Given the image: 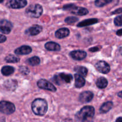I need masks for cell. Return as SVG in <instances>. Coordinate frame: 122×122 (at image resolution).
Instances as JSON below:
<instances>
[{"label":"cell","instance_id":"14","mask_svg":"<svg viewBox=\"0 0 122 122\" xmlns=\"http://www.w3.org/2000/svg\"><path fill=\"white\" fill-rule=\"evenodd\" d=\"M32 51V48L28 45H23L18 48L15 49L14 53L16 55H26L29 54Z\"/></svg>","mask_w":122,"mask_h":122},{"label":"cell","instance_id":"7","mask_svg":"<svg viewBox=\"0 0 122 122\" xmlns=\"http://www.w3.org/2000/svg\"><path fill=\"white\" fill-rule=\"evenodd\" d=\"M37 85L41 89H45V90L50 91L51 92L57 91V88L53 84L44 79L39 80L37 82Z\"/></svg>","mask_w":122,"mask_h":122},{"label":"cell","instance_id":"11","mask_svg":"<svg viewBox=\"0 0 122 122\" xmlns=\"http://www.w3.org/2000/svg\"><path fill=\"white\" fill-rule=\"evenodd\" d=\"M94 98V94L91 91H85L81 93L79 97V100L82 103H88Z\"/></svg>","mask_w":122,"mask_h":122},{"label":"cell","instance_id":"37","mask_svg":"<svg viewBox=\"0 0 122 122\" xmlns=\"http://www.w3.org/2000/svg\"><path fill=\"white\" fill-rule=\"evenodd\" d=\"M4 1V0H0V3H1V2H2Z\"/></svg>","mask_w":122,"mask_h":122},{"label":"cell","instance_id":"34","mask_svg":"<svg viewBox=\"0 0 122 122\" xmlns=\"http://www.w3.org/2000/svg\"><path fill=\"white\" fill-rule=\"evenodd\" d=\"M116 122H122V117H120L117 118V119L116 120Z\"/></svg>","mask_w":122,"mask_h":122},{"label":"cell","instance_id":"33","mask_svg":"<svg viewBox=\"0 0 122 122\" xmlns=\"http://www.w3.org/2000/svg\"><path fill=\"white\" fill-rule=\"evenodd\" d=\"M116 34L117 35L119 36H122V29L118 30L116 32Z\"/></svg>","mask_w":122,"mask_h":122},{"label":"cell","instance_id":"25","mask_svg":"<svg viewBox=\"0 0 122 122\" xmlns=\"http://www.w3.org/2000/svg\"><path fill=\"white\" fill-rule=\"evenodd\" d=\"M5 61L8 63H15L20 61V58L13 55H8L5 58Z\"/></svg>","mask_w":122,"mask_h":122},{"label":"cell","instance_id":"24","mask_svg":"<svg viewBox=\"0 0 122 122\" xmlns=\"http://www.w3.org/2000/svg\"><path fill=\"white\" fill-rule=\"evenodd\" d=\"M27 62L29 65L32 66H38L40 64L41 60L37 56H34V57L29 58L27 60Z\"/></svg>","mask_w":122,"mask_h":122},{"label":"cell","instance_id":"32","mask_svg":"<svg viewBox=\"0 0 122 122\" xmlns=\"http://www.w3.org/2000/svg\"><path fill=\"white\" fill-rule=\"evenodd\" d=\"M7 40V38L6 36H5L3 35L0 34V43H3L4 42H5V41Z\"/></svg>","mask_w":122,"mask_h":122},{"label":"cell","instance_id":"16","mask_svg":"<svg viewBox=\"0 0 122 122\" xmlns=\"http://www.w3.org/2000/svg\"><path fill=\"white\" fill-rule=\"evenodd\" d=\"M45 48L48 51H59L61 50V46L57 43L54 42H48L45 44Z\"/></svg>","mask_w":122,"mask_h":122},{"label":"cell","instance_id":"9","mask_svg":"<svg viewBox=\"0 0 122 122\" xmlns=\"http://www.w3.org/2000/svg\"><path fill=\"white\" fill-rule=\"evenodd\" d=\"M95 68L99 72L103 74H107L110 71V65L104 61H99L95 64Z\"/></svg>","mask_w":122,"mask_h":122},{"label":"cell","instance_id":"31","mask_svg":"<svg viewBox=\"0 0 122 122\" xmlns=\"http://www.w3.org/2000/svg\"><path fill=\"white\" fill-rule=\"evenodd\" d=\"M101 48V47L99 48V46H95V47L91 48L89 49V50L91 52H97V51H98Z\"/></svg>","mask_w":122,"mask_h":122},{"label":"cell","instance_id":"22","mask_svg":"<svg viewBox=\"0 0 122 122\" xmlns=\"http://www.w3.org/2000/svg\"><path fill=\"white\" fill-rule=\"evenodd\" d=\"M1 71V73L4 76H8L12 75L14 72V68L11 66H5L2 67Z\"/></svg>","mask_w":122,"mask_h":122},{"label":"cell","instance_id":"36","mask_svg":"<svg viewBox=\"0 0 122 122\" xmlns=\"http://www.w3.org/2000/svg\"><path fill=\"white\" fill-rule=\"evenodd\" d=\"M119 52L120 53V54L122 55V46L119 48Z\"/></svg>","mask_w":122,"mask_h":122},{"label":"cell","instance_id":"12","mask_svg":"<svg viewBox=\"0 0 122 122\" xmlns=\"http://www.w3.org/2000/svg\"><path fill=\"white\" fill-rule=\"evenodd\" d=\"M70 56L73 59L75 60L80 61L85 59L87 56V53L84 51L81 50H76V51H73L70 52Z\"/></svg>","mask_w":122,"mask_h":122},{"label":"cell","instance_id":"4","mask_svg":"<svg viewBox=\"0 0 122 122\" xmlns=\"http://www.w3.org/2000/svg\"><path fill=\"white\" fill-rule=\"evenodd\" d=\"M64 10L69 11L72 14L77 15H85L88 14L89 11L86 8L81 7H77L74 4L66 5L63 7Z\"/></svg>","mask_w":122,"mask_h":122},{"label":"cell","instance_id":"29","mask_svg":"<svg viewBox=\"0 0 122 122\" xmlns=\"http://www.w3.org/2000/svg\"><path fill=\"white\" fill-rule=\"evenodd\" d=\"M19 71L21 74L24 75H27L30 73L29 69L25 66H21L19 68Z\"/></svg>","mask_w":122,"mask_h":122},{"label":"cell","instance_id":"19","mask_svg":"<svg viewBox=\"0 0 122 122\" xmlns=\"http://www.w3.org/2000/svg\"><path fill=\"white\" fill-rule=\"evenodd\" d=\"M98 20L97 19H86V20H85L82 21L81 22L77 24V26L79 27H86V26H89V25H94L95 23H97Z\"/></svg>","mask_w":122,"mask_h":122},{"label":"cell","instance_id":"23","mask_svg":"<svg viewBox=\"0 0 122 122\" xmlns=\"http://www.w3.org/2000/svg\"><path fill=\"white\" fill-rule=\"evenodd\" d=\"M74 70L77 73V74L86 77L88 74V69L83 66H76L74 68Z\"/></svg>","mask_w":122,"mask_h":122},{"label":"cell","instance_id":"28","mask_svg":"<svg viewBox=\"0 0 122 122\" xmlns=\"http://www.w3.org/2000/svg\"><path fill=\"white\" fill-rule=\"evenodd\" d=\"M114 23L116 26H122V15L117 16L114 20Z\"/></svg>","mask_w":122,"mask_h":122},{"label":"cell","instance_id":"1","mask_svg":"<svg viewBox=\"0 0 122 122\" xmlns=\"http://www.w3.org/2000/svg\"><path fill=\"white\" fill-rule=\"evenodd\" d=\"M95 114V108L94 107L86 106L80 110L75 115V118L77 121L89 122L93 119Z\"/></svg>","mask_w":122,"mask_h":122},{"label":"cell","instance_id":"6","mask_svg":"<svg viewBox=\"0 0 122 122\" xmlns=\"http://www.w3.org/2000/svg\"><path fill=\"white\" fill-rule=\"evenodd\" d=\"M15 106L12 102L9 101H2L0 102V112L3 114L9 115L15 112Z\"/></svg>","mask_w":122,"mask_h":122},{"label":"cell","instance_id":"13","mask_svg":"<svg viewBox=\"0 0 122 122\" xmlns=\"http://www.w3.org/2000/svg\"><path fill=\"white\" fill-rule=\"evenodd\" d=\"M42 30V27L38 25H35L26 30V33L30 36H35L40 33Z\"/></svg>","mask_w":122,"mask_h":122},{"label":"cell","instance_id":"27","mask_svg":"<svg viewBox=\"0 0 122 122\" xmlns=\"http://www.w3.org/2000/svg\"><path fill=\"white\" fill-rule=\"evenodd\" d=\"M79 20V19L77 17H68L66 19L64 20V21H65L66 23L69 24V25H70V24H73L75 23V22Z\"/></svg>","mask_w":122,"mask_h":122},{"label":"cell","instance_id":"2","mask_svg":"<svg viewBox=\"0 0 122 122\" xmlns=\"http://www.w3.org/2000/svg\"><path fill=\"white\" fill-rule=\"evenodd\" d=\"M32 110L35 114L42 116L48 110V103L46 100L42 98L35 99L32 103Z\"/></svg>","mask_w":122,"mask_h":122},{"label":"cell","instance_id":"26","mask_svg":"<svg viewBox=\"0 0 122 122\" xmlns=\"http://www.w3.org/2000/svg\"><path fill=\"white\" fill-rule=\"evenodd\" d=\"M113 0H95V5L98 7H102L110 3Z\"/></svg>","mask_w":122,"mask_h":122},{"label":"cell","instance_id":"21","mask_svg":"<svg viewBox=\"0 0 122 122\" xmlns=\"http://www.w3.org/2000/svg\"><path fill=\"white\" fill-rule=\"evenodd\" d=\"M108 81L104 77H101L97 79L96 82V85L100 89H104L107 86Z\"/></svg>","mask_w":122,"mask_h":122},{"label":"cell","instance_id":"30","mask_svg":"<svg viewBox=\"0 0 122 122\" xmlns=\"http://www.w3.org/2000/svg\"><path fill=\"white\" fill-rule=\"evenodd\" d=\"M122 13V7L116 9V10L113 11L112 13V14H120V13Z\"/></svg>","mask_w":122,"mask_h":122},{"label":"cell","instance_id":"20","mask_svg":"<svg viewBox=\"0 0 122 122\" xmlns=\"http://www.w3.org/2000/svg\"><path fill=\"white\" fill-rule=\"evenodd\" d=\"M113 106V103L112 101H108V102H106L105 103H104L101 106V107H100V112L101 113H107V112H109L111 109L112 108Z\"/></svg>","mask_w":122,"mask_h":122},{"label":"cell","instance_id":"15","mask_svg":"<svg viewBox=\"0 0 122 122\" xmlns=\"http://www.w3.org/2000/svg\"><path fill=\"white\" fill-rule=\"evenodd\" d=\"M70 34V30L69 29L63 27L57 30L55 33V36L58 39H63L68 36Z\"/></svg>","mask_w":122,"mask_h":122},{"label":"cell","instance_id":"10","mask_svg":"<svg viewBox=\"0 0 122 122\" xmlns=\"http://www.w3.org/2000/svg\"><path fill=\"white\" fill-rule=\"evenodd\" d=\"M13 24L7 20H1L0 21V32L4 34L10 33L13 29Z\"/></svg>","mask_w":122,"mask_h":122},{"label":"cell","instance_id":"5","mask_svg":"<svg viewBox=\"0 0 122 122\" xmlns=\"http://www.w3.org/2000/svg\"><path fill=\"white\" fill-rule=\"evenodd\" d=\"M52 81L58 85H60L63 83H69L72 81L73 76L71 74H67L64 73L56 75L52 78Z\"/></svg>","mask_w":122,"mask_h":122},{"label":"cell","instance_id":"18","mask_svg":"<svg viewBox=\"0 0 122 122\" xmlns=\"http://www.w3.org/2000/svg\"><path fill=\"white\" fill-rule=\"evenodd\" d=\"M75 86L77 88H81L84 86L85 85V80L83 78V76L78 75V74H75Z\"/></svg>","mask_w":122,"mask_h":122},{"label":"cell","instance_id":"35","mask_svg":"<svg viewBox=\"0 0 122 122\" xmlns=\"http://www.w3.org/2000/svg\"><path fill=\"white\" fill-rule=\"evenodd\" d=\"M117 95H118V97H120V98H122V91L119 92L117 94Z\"/></svg>","mask_w":122,"mask_h":122},{"label":"cell","instance_id":"3","mask_svg":"<svg viewBox=\"0 0 122 122\" xmlns=\"http://www.w3.org/2000/svg\"><path fill=\"white\" fill-rule=\"evenodd\" d=\"M26 14L29 17L39 18L43 13V8L40 4H35L29 6L26 10Z\"/></svg>","mask_w":122,"mask_h":122},{"label":"cell","instance_id":"8","mask_svg":"<svg viewBox=\"0 0 122 122\" xmlns=\"http://www.w3.org/2000/svg\"><path fill=\"white\" fill-rule=\"evenodd\" d=\"M27 4L26 0H10L7 2V5L13 9H20L26 7Z\"/></svg>","mask_w":122,"mask_h":122},{"label":"cell","instance_id":"17","mask_svg":"<svg viewBox=\"0 0 122 122\" xmlns=\"http://www.w3.org/2000/svg\"><path fill=\"white\" fill-rule=\"evenodd\" d=\"M18 83L17 81L13 79H9L6 81L4 83V86L7 89L10 91L15 90L17 87Z\"/></svg>","mask_w":122,"mask_h":122}]
</instances>
